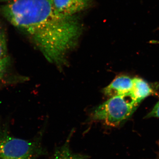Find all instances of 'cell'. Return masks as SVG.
Listing matches in <instances>:
<instances>
[{
    "label": "cell",
    "instance_id": "6da1fadb",
    "mask_svg": "<svg viewBox=\"0 0 159 159\" xmlns=\"http://www.w3.org/2000/svg\"><path fill=\"white\" fill-rule=\"evenodd\" d=\"M0 13L30 37L49 61L65 64L68 52L77 44L82 25L75 16L58 13L52 0H15Z\"/></svg>",
    "mask_w": 159,
    "mask_h": 159
},
{
    "label": "cell",
    "instance_id": "7a4b0ae2",
    "mask_svg": "<svg viewBox=\"0 0 159 159\" xmlns=\"http://www.w3.org/2000/svg\"><path fill=\"white\" fill-rule=\"evenodd\" d=\"M140 102L131 93L111 97L93 111L91 120L116 127L131 116Z\"/></svg>",
    "mask_w": 159,
    "mask_h": 159
},
{
    "label": "cell",
    "instance_id": "3957f363",
    "mask_svg": "<svg viewBox=\"0 0 159 159\" xmlns=\"http://www.w3.org/2000/svg\"><path fill=\"white\" fill-rule=\"evenodd\" d=\"M45 153L39 139L16 138L0 127V159H37Z\"/></svg>",
    "mask_w": 159,
    "mask_h": 159
},
{
    "label": "cell",
    "instance_id": "277c9868",
    "mask_svg": "<svg viewBox=\"0 0 159 159\" xmlns=\"http://www.w3.org/2000/svg\"><path fill=\"white\" fill-rule=\"evenodd\" d=\"M91 0H52L56 11L66 16H73L88 6Z\"/></svg>",
    "mask_w": 159,
    "mask_h": 159
},
{
    "label": "cell",
    "instance_id": "5b68a950",
    "mask_svg": "<svg viewBox=\"0 0 159 159\" xmlns=\"http://www.w3.org/2000/svg\"><path fill=\"white\" fill-rule=\"evenodd\" d=\"M133 85L134 79L127 76H119L104 89L103 92L110 97L130 93Z\"/></svg>",
    "mask_w": 159,
    "mask_h": 159
},
{
    "label": "cell",
    "instance_id": "8992f818",
    "mask_svg": "<svg viewBox=\"0 0 159 159\" xmlns=\"http://www.w3.org/2000/svg\"><path fill=\"white\" fill-rule=\"evenodd\" d=\"M71 137H69L65 142L54 151L51 159H89V156L84 154L76 153L70 148Z\"/></svg>",
    "mask_w": 159,
    "mask_h": 159
},
{
    "label": "cell",
    "instance_id": "52a82bcc",
    "mask_svg": "<svg viewBox=\"0 0 159 159\" xmlns=\"http://www.w3.org/2000/svg\"><path fill=\"white\" fill-rule=\"evenodd\" d=\"M152 93L151 89L145 81L140 78H134L133 87L130 93L139 102H141Z\"/></svg>",
    "mask_w": 159,
    "mask_h": 159
},
{
    "label": "cell",
    "instance_id": "ba28073f",
    "mask_svg": "<svg viewBox=\"0 0 159 159\" xmlns=\"http://www.w3.org/2000/svg\"><path fill=\"white\" fill-rule=\"evenodd\" d=\"M11 57L7 56L0 58V82L6 76L9 67L11 65Z\"/></svg>",
    "mask_w": 159,
    "mask_h": 159
},
{
    "label": "cell",
    "instance_id": "9c48e42d",
    "mask_svg": "<svg viewBox=\"0 0 159 159\" xmlns=\"http://www.w3.org/2000/svg\"><path fill=\"white\" fill-rule=\"evenodd\" d=\"M7 40L5 32L0 26V58L8 56Z\"/></svg>",
    "mask_w": 159,
    "mask_h": 159
},
{
    "label": "cell",
    "instance_id": "30bf717a",
    "mask_svg": "<svg viewBox=\"0 0 159 159\" xmlns=\"http://www.w3.org/2000/svg\"><path fill=\"white\" fill-rule=\"evenodd\" d=\"M148 117L159 118V101L157 103L150 113L148 114Z\"/></svg>",
    "mask_w": 159,
    "mask_h": 159
},
{
    "label": "cell",
    "instance_id": "8fae6325",
    "mask_svg": "<svg viewBox=\"0 0 159 159\" xmlns=\"http://www.w3.org/2000/svg\"><path fill=\"white\" fill-rule=\"evenodd\" d=\"M10 1V0H0L1 2H6V1Z\"/></svg>",
    "mask_w": 159,
    "mask_h": 159
}]
</instances>
